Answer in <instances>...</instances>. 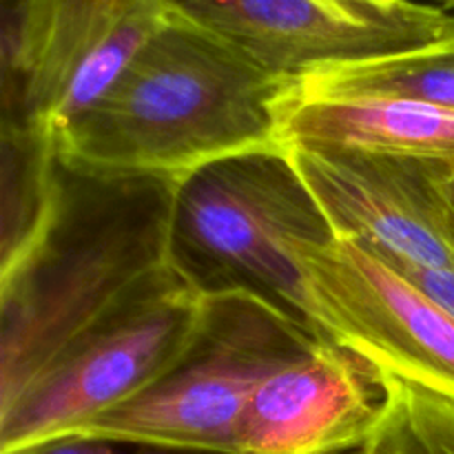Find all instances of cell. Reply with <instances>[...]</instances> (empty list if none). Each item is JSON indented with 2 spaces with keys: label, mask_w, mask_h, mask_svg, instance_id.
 <instances>
[{
  "label": "cell",
  "mask_w": 454,
  "mask_h": 454,
  "mask_svg": "<svg viewBox=\"0 0 454 454\" xmlns=\"http://www.w3.org/2000/svg\"><path fill=\"white\" fill-rule=\"evenodd\" d=\"M177 182L60 164L47 224L0 269V412L93 331L176 279Z\"/></svg>",
  "instance_id": "obj_1"
},
{
  "label": "cell",
  "mask_w": 454,
  "mask_h": 454,
  "mask_svg": "<svg viewBox=\"0 0 454 454\" xmlns=\"http://www.w3.org/2000/svg\"><path fill=\"white\" fill-rule=\"evenodd\" d=\"M291 87L168 12L114 87L58 133V158L91 176L182 182L235 155L282 149L278 114Z\"/></svg>",
  "instance_id": "obj_2"
},
{
  "label": "cell",
  "mask_w": 454,
  "mask_h": 454,
  "mask_svg": "<svg viewBox=\"0 0 454 454\" xmlns=\"http://www.w3.org/2000/svg\"><path fill=\"white\" fill-rule=\"evenodd\" d=\"M333 239L284 146L235 155L177 182L173 266L202 293H255L317 331L295 248Z\"/></svg>",
  "instance_id": "obj_3"
},
{
  "label": "cell",
  "mask_w": 454,
  "mask_h": 454,
  "mask_svg": "<svg viewBox=\"0 0 454 454\" xmlns=\"http://www.w3.org/2000/svg\"><path fill=\"white\" fill-rule=\"evenodd\" d=\"M317 337L322 333L255 293H207L202 328L182 362L149 390L71 437L171 452L238 454L239 424L253 393Z\"/></svg>",
  "instance_id": "obj_4"
},
{
  "label": "cell",
  "mask_w": 454,
  "mask_h": 454,
  "mask_svg": "<svg viewBox=\"0 0 454 454\" xmlns=\"http://www.w3.org/2000/svg\"><path fill=\"white\" fill-rule=\"evenodd\" d=\"M3 122L51 136L91 109L168 18V0H0Z\"/></svg>",
  "instance_id": "obj_5"
},
{
  "label": "cell",
  "mask_w": 454,
  "mask_h": 454,
  "mask_svg": "<svg viewBox=\"0 0 454 454\" xmlns=\"http://www.w3.org/2000/svg\"><path fill=\"white\" fill-rule=\"evenodd\" d=\"M204 313L207 293L182 275L127 306L0 412V454L69 439L149 390L189 353Z\"/></svg>",
  "instance_id": "obj_6"
},
{
  "label": "cell",
  "mask_w": 454,
  "mask_h": 454,
  "mask_svg": "<svg viewBox=\"0 0 454 454\" xmlns=\"http://www.w3.org/2000/svg\"><path fill=\"white\" fill-rule=\"evenodd\" d=\"M322 335L399 377L454 397V315L348 239L295 248Z\"/></svg>",
  "instance_id": "obj_7"
},
{
  "label": "cell",
  "mask_w": 454,
  "mask_h": 454,
  "mask_svg": "<svg viewBox=\"0 0 454 454\" xmlns=\"http://www.w3.org/2000/svg\"><path fill=\"white\" fill-rule=\"evenodd\" d=\"M168 7L291 82L454 31V13L412 0H168Z\"/></svg>",
  "instance_id": "obj_8"
},
{
  "label": "cell",
  "mask_w": 454,
  "mask_h": 454,
  "mask_svg": "<svg viewBox=\"0 0 454 454\" xmlns=\"http://www.w3.org/2000/svg\"><path fill=\"white\" fill-rule=\"evenodd\" d=\"M284 149L335 239L388 264L454 269V222L439 184L450 164L331 146Z\"/></svg>",
  "instance_id": "obj_9"
},
{
  "label": "cell",
  "mask_w": 454,
  "mask_h": 454,
  "mask_svg": "<svg viewBox=\"0 0 454 454\" xmlns=\"http://www.w3.org/2000/svg\"><path fill=\"white\" fill-rule=\"evenodd\" d=\"M384 403V375L322 335L253 393L238 454H353Z\"/></svg>",
  "instance_id": "obj_10"
},
{
  "label": "cell",
  "mask_w": 454,
  "mask_h": 454,
  "mask_svg": "<svg viewBox=\"0 0 454 454\" xmlns=\"http://www.w3.org/2000/svg\"><path fill=\"white\" fill-rule=\"evenodd\" d=\"M282 146L359 149L454 167V111L399 98H306L279 105Z\"/></svg>",
  "instance_id": "obj_11"
},
{
  "label": "cell",
  "mask_w": 454,
  "mask_h": 454,
  "mask_svg": "<svg viewBox=\"0 0 454 454\" xmlns=\"http://www.w3.org/2000/svg\"><path fill=\"white\" fill-rule=\"evenodd\" d=\"M293 89L306 98H399L454 111V31L393 56L315 71Z\"/></svg>",
  "instance_id": "obj_12"
},
{
  "label": "cell",
  "mask_w": 454,
  "mask_h": 454,
  "mask_svg": "<svg viewBox=\"0 0 454 454\" xmlns=\"http://www.w3.org/2000/svg\"><path fill=\"white\" fill-rule=\"evenodd\" d=\"M384 384V411L353 454H454V397L390 375Z\"/></svg>",
  "instance_id": "obj_13"
},
{
  "label": "cell",
  "mask_w": 454,
  "mask_h": 454,
  "mask_svg": "<svg viewBox=\"0 0 454 454\" xmlns=\"http://www.w3.org/2000/svg\"><path fill=\"white\" fill-rule=\"evenodd\" d=\"M377 257V255H375ZM384 262V260H381ZM388 264V262H384ZM399 275L408 279L412 286L419 288L424 295L437 301L442 309L454 315V269H426L412 264H388Z\"/></svg>",
  "instance_id": "obj_14"
},
{
  "label": "cell",
  "mask_w": 454,
  "mask_h": 454,
  "mask_svg": "<svg viewBox=\"0 0 454 454\" xmlns=\"http://www.w3.org/2000/svg\"><path fill=\"white\" fill-rule=\"evenodd\" d=\"M137 452H124L115 448L114 442H102V439H60V442L47 443L35 450H29L25 454H189V452H171V450H160V448H145L137 446Z\"/></svg>",
  "instance_id": "obj_15"
},
{
  "label": "cell",
  "mask_w": 454,
  "mask_h": 454,
  "mask_svg": "<svg viewBox=\"0 0 454 454\" xmlns=\"http://www.w3.org/2000/svg\"><path fill=\"white\" fill-rule=\"evenodd\" d=\"M439 184H442V193H443V198H446V204H448V208H450V215L454 222V167H443Z\"/></svg>",
  "instance_id": "obj_16"
},
{
  "label": "cell",
  "mask_w": 454,
  "mask_h": 454,
  "mask_svg": "<svg viewBox=\"0 0 454 454\" xmlns=\"http://www.w3.org/2000/svg\"><path fill=\"white\" fill-rule=\"evenodd\" d=\"M434 3H442L443 9H454V0H434Z\"/></svg>",
  "instance_id": "obj_17"
},
{
  "label": "cell",
  "mask_w": 454,
  "mask_h": 454,
  "mask_svg": "<svg viewBox=\"0 0 454 454\" xmlns=\"http://www.w3.org/2000/svg\"><path fill=\"white\" fill-rule=\"evenodd\" d=\"M368 3H377V4H393V3H399V0H368Z\"/></svg>",
  "instance_id": "obj_18"
}]
</instances>
